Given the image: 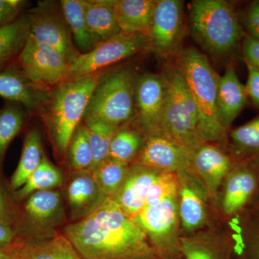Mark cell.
Returning <instances> with one entry per match:
<instances>
[{"label":"cell","instance_id":"cell-1","mask_svg":"<svg viewBox=\"0 0 259 259\" xmlns=\"http://www.w3.org/2000/svg\"><path fill=\"white\" fill-rule=\"evenodd\" d=\"M83 259H159L147 237L111 198L65 228Z\"/></svg>","mask_w":259,"mask_h":259},{"label":"cell","instance_id":"cell-2","mask_svg":"<svg viewBox=\"0 0 259 259\" xmlns=\"http://www.w3.org/2000/svg\"><path fill=\"white\" fill-rule=\"evenodd\" d=\"M132 219L159 259H185L181 250L177 173L163 172L150 189L144 207Z\"/></svg>","mask_w":259,"mask_h":259},{"label":"cell","instance_id":"cell-3","mask_svg":"<svg viewBox=\"0 0 259 259\" xmlns=\"http://www.w3.org/2000/svg\"><path fill=\"white\" fill-rule=\"evenodd\" d=\"M176 65L180 70L198 112V131L203 142L226 146L228 131L218 117V81L219 76L207 56L194 48L181 50Z\"/></svg>","mask_w":259,"mask_h":259},{"label":"cell","instance_id":"cell-4","mask_svg":"<svg viewBox=\"0 0 259 259\" xmlns=\"http://www.w3.org/2000/svg\"><path fill=\"white\" fill-rule=\"evenodd\" d=\"M102 75L100 72L63 81L49 93L41 110L54 146L61 155L66 154L71 138L84 117Z\"/></svg>","mask_w":259,"mask_h":259},{"label":"cell","instance_id":"cell-5","mask_svg":"<svg viewBox=\"0 0 259 259\" xmlns=\"http://www.w3.org/2000/svg\"><path fill=\"white\" fill-rule=\"evenodd\" d=\"M190 27L196 41L217 57L231 54L242 37L239 20L231 3L224 0H194Z\"/></svg>","mask_w":259,"mask_h":259},{"label":"cell","instance_id":"cell-6","mask_svg":"<svg viewBox=\"0 0 259 259\" xmlns=\"http://www.w3.org/2000/svg\"><path fill=\"white\" fill-rule=\"evenodd\" d=\"M136 78L134 71L127 69L102 75L83 119L99 120L116 127L134 120Z\"/></svg>","mask_w":259,"mask_h":259},{"label":"cell","instance_id":"cell-7","mask_svg":"<svg viewBox=\"0 0 259 259\" xmlns=\"http://www.w3.org/2000/svg\"><path fill=\"white\" fill-rule=\"evenodd\" d=\"M166 80L163 135L193 152L203 141L198 131V112L177 65L164 74Z\"/></svg>","mask_w":259,"mask_h":259},{"label":"cell","instance_id":"cell-8","mask_svg":"<svg viewBox=\"0 0 259 259\" xmlns=\"http://www.w3.org/2000/svg\"><path fill=\"white\" fill-rule=\"evenodd\" d=\"M259 195V159L237 161L223 181L215 199L218 218L235 221Z\"/></svg>","mask_w":259,"mask_h":259},{"label":"cell","instance_id":"cell-9","mask_svg":"<svg viewBox=\"0 0 259 259\" xmlns=\"http://www.w3.org/2000/svg\"><path fill=\"white\" fill-rule=\"evenodd\" d=\"M177 174L181 236L195 233L221 222L215 203L199 177L191 169Z\"/></svg>","mask_w":259,"mask_h":259},{"label":"cell","instance_id":"cell-10","mask_svg":"<svg viewBox=\"0 0 259 259\" xmlns=\"http://www.w3.org/2000/svg\"><path fill=\"white\" fill-rule=\"evenodd\" d=\"M147 49H150L148 35L121 32L106 41L100 42L90 52L80 54L70 63L65 81L98 74L107 66Z\"/></svg>","mask_w":259,"mask_h":259},{"label":"cell","instance_id":"cell-11","mask_svg":"<svg viewBox=\"0 0 259 259\" xmlns=\"http://www.w3.org/2000/svg\"><path fill=\"white\" fill-rule=\"evenodd\" d=\"M29 22V37L40 44L54 48L72 62L81 54L73 41L72 35L60 3L39 2L26 13Z\"/></svg>","mask_w":259,"mask_h":259},{"label":"cell","instance_id":"cell-12","mask_svg":"<svg viewBox=\"0 0 259 259\" xmlns=\"http://www.w3.org/2000/svg\"><path fill=\"white\" fill-rule=\"evenodd\" d=\"M16 63L29 81L46 93L65 81L69 66L59 51L30 37Z\"/></svg>","mask_w":259,"mask_h":259},{"label":"cell","instance_id":"cell-13","mask_svg":"<svg viewBox=\"0 0 259 259\" xmlns=\"http://www.w3.org/2000/svg\"><path fill=\"white\" fill-rule=\"evenodd\" d=\"M166 93L164 74L145 73L136 76L134 121L146 136L163 135Z\"/></svg>","mask_w":259,"mask_h":259},{"label":"cell","instance_id":"cell-14","mask_svg":"<svg viewBox=\"0 0 259 259\" xmlns=\"http://www.w3.org/2000/svg\"><path fill=\"white\" fill-rule=\"evenodd\" d=\"M183 35V1H155L148 32L150 50L165 59L177 56L181 51Z\"/></svg>","mask_w":259,"mask_h":259},{"label":"cell","instance_id":"cell-15","mask_svg":"<svg viewBox=\"0 0 259 259\" xmlns=\"http://www.w3.org/2000/svg\"><path fill=\"white\" fill-rule=\"evenodd\" d=\"M185 259H234L231 227L220 222L204 230L180 237Z\"/></svg>","mask_w":259,"mask_h":259},{"label":"cell","instance_id":"cell-16","mask_svg":"<svg viewBox=\"0 0 259 259\" xmlns=\"http://www.w3.org/2000/svg\"><path fill=\"white\" fill-rule=\"evenodd\" d=\"M192 152L164 135L146 136L136 161L137 163L165 172L190 169Z\"/></svg>","mask_w":259,"mask_h":259},{"label":"cell","instance_id":"cell-17","mask_svg":"<svg viewBox=\"0 0 259 259\" xmlns=\"http://www.w3.org/2000/svg\"><path fill=\"white\" fill-rule=\"evenodd\" d=\"M236 162L222 144L202 143L192 152L190 169L202 181L214 203L223 181Z\"/></svg>","mask_w":259,"mask_h":259},{"label":"cell","instance_id":"cell-18","mask_svg":"<svg viewBox=\"0 0 259 259\" xmlns=\"http://www.w3.org/2000/svg\"><path fill=\"white\" fill-rule=\"evenodd\" d=\"M163 172L132 163L123 184L111 199L129 217H135L144 207L150 189Z\"/></svg>","mask_w":259,"mask_h":259},{"label":"cell","instance_id":"cell-19","mask_svg":"<svg viewBox=\"0 0 259 259\" xmlns=\"http://www.w3.org/2000/svg\"><path fill=\"white\" fill-rule=\"evenodd\" d=\"M49 93L34 86L16 62L0 71V97L20 104L28 112L41 110Z\"/></svg>","mask_w":259,"mask_h":259},{"label":"cell","instance_id":"cell-20","mask_svg":"<svg viewBox=\"0 0 259 259\" xmlns=\"http://www.w3.org/2000/svg\"><path fill=\"white\" fill-rule=\"evenodd\" d=\"M228 224L233 236L234 259H259V195L243 214Z\"/></svg>","mask_w":259,"mask_h":259},{"label":"cell","instance_id":"cell-21","mask_svg":"<svg viewBox=\"0 0 259 259\" xmlns=\"http://www.w3.org/2000/svg\"><path fill=\"white\" fill-rule=\"evenodd\" d=\"M248 97L245 85L238 79L234 69L228 66L224 74L218 78L217 90L218 117L228 131L244 108Z\"/></svg>","mask_w":259,"mask_h":259},{"label":"cell","instance_id":"cell-22","mask_svg":"<svg viewBox=\"0 0 259 259\" xmlns=\"http://www.w3.org/2000/svg\"><path fill=\"white\" fill-rule=\"evenodd\" d=\"M68 187V199L73 218L87 217L107 199L91 171H83Z\"/></svg>","mask_w":259,"mask_h":259},{"label":"cell","instance_id":"cell-23","mask_svg":"<svg viewBox=\"0 0 259 259\" xmlns=\"http://www.w3.org/2000/svg\"><path fill=\"white\" fill-rule=\"evenodd\" d=\"M89 30L97 41H106L120 33L114 0H83Z\"/></svg>","mask_w":259,"mask_h":259},{"label":"cell","instance_id":"cell-24","mask_svg":"<svg viewBox=\"0 0 259 259\" xmlns=\"http://www.w3.org/2000/svg\"><path fill=\"white\" fill-rule=\"evenodd\" d=\"M154 3V0H114L121 32L148 36Z\"/></svg>","mask_w":259,"mask_h":259},{"label":"cell","instance_id":"cell-25","mask_svg":"<svg viewBox=\"0 0 259 259\" xmlns=\"http://www.w3.org/2000/svg\"><path fill=\"white\" fill-rule=\"evenodd\" d=\"M28 37L26 14L20 15L13 23L0 28V71L16 62Z\"/></svg>","mask_w":259,"mask_h":259},{"label":"cell","instance_id":"cell-26","mask_svg":"<svg viewBox=\"0 0 259 259\" xmlns=\"http://www.w3.org/2000/svg\"><path fill=\"white\" fill-rule=\"evenodd\" d=\"M227 149L236 161L259 159V115L244 125L230 130Z\"/></svg>","mask_w":259,"mask_h":259},{"label":"cell","instance_id":"cell-27","mask_svg":"<svg viewBox=\"0 0 259 259\" xmlns=\"http://www.w3.org/2000/svg\"><path fill=\"white\" fill-rule=\"evenodd\" d=\"M60 5L76 49L81 54L93 50L100 42L97 41L89 30L85 18L83 0H61Z\"/></svg>","mask_w":259,"mask_h":259},{"label":"cell","instance_id":"cell-28","mask_svg":"<svg viewBox=\"0 0 259 259\" xmlns=\"http://www.w3.org/2000/svg\"><path fill=\"white\" fill-rule=\"evenodd\" d=\"M146 136L134 120L120 126L110 145L109 157L132 164L144 144Z\"/></svg>","mask_w":259,"mask_h":259},{"label":"cell","instance_id":"cell-29","mask_svg":"<svg viewBox=\"0 0 259 259\" xmlns=\"http://www.w3.org/2000/svg\"><path fill=\"white\" fill-rule=\"evenodd\" d=\"M44 155L40 135L36 130H32L25 137L18 168L12 177L13 190H18L26 183L30 175L40 166Z\"/></svg>","mask_w":259,"mask_h":259},{"label":"cell","instance_id":"cell-30","mask_svg":"<svg viewBox=\"0 0 259 259\" xmlns=\"http://www.w3.org/2000/svg\"><path fill=\"white\" fill-rule=\"evenodd\" d=\"M20 259H83L67 237L57 235L46 242L21 245Z\"/></svg>","mask_w":259,"mask_h":259},{"label":"cell","instance_id":"cell-31","mask_svg":"<svg viewBox=\"0 0 259 259\" xmlns=\"http://www.w3.org/2000/svg\"><path fill=\"white\" fill-rule=\"evenodd\" d=\"M131 165L108 157L92 170L97 185L107 198H112L120 188Z\"/></svg>","mask_w":259,"mask_h":259},{"label":"cell","instance_id":"cell-32","mask_svg":"<svg viewBox=\"0 0 259 259\" xmlns=\"http://www.w3.org/2000/svg\"><path fill=\"white\" fill-rule=\"evenodd\" d=\"M27 111L20 104L8 102L0 110V161L25 123Z\"/></svg>","mask_w":259,"mask_h":259},{"label":"cell","instance_id":"cell-33","mask_svg":"<svg viewBox=\"0 0 259 259\" xmlns=\"http://www.w3.org/2000/svg\"><path fill=\"white\" fill-rule=\"evenodd\" d=\"M62 180L60 171L51 164L44 155L40 166L15 194L19 199H22L37 191L51 190V189L60 186Z\"/></svg>","mask_w":259,"mask_h":259},{"label":"cell","instance_id":"cell-34","mask_svg":"<svg viewBox=\"0 0 259 259\" xmlns=\"http://www.w3.org/2000/svg\"><path fill=\"white\" fill-rule=\"evenodd\" d=\"M88 129L89 137L93 152V170L102 161L109 157L110 145L119 127L92 119H83Z\"/></svg>","mask_w":259,"mask_h":259},{"label":"cell","instance_id":"cell-35","mask_svg":"<svg viewBox=\"0 0 259 259\" xmlns=\"http://www.w3.org/2000/svg\"><path fill=\"white\" fill-rule=\"evenodd\" d=\"M70 165L76 171H90L93 165V152L88 127L80 123L75 131L68 147Z\"/></svg>","mask_w":259,"mask_h":259},{"label":"cell","instance_id":"cell-36","mask_svg":"<svg viewBox=\"0 0 259 259\" xmlns=\"http://www.w3.org/2000/svg\"><path fill=\"white\" fill-rule=\"evenodd\" d=\"M61 206L60 194L56 191H37L30 194L25 204V210L34 221L46 223L59 211Z\"/></svg>","mask_w":259,"mask_h":259},{"label":"cell","instance_id":"cell-37","mask_svg":"<svg viewBox=\"0 0 259 259\" xmlns=\"http://www.w3.org/2000/svg\"><path fill=\"white\" fill-rule=\"evenodd\" d=\"M26 3L22 0H0V28L15 21Z\"/></svg>","mask_w":259,"mask_h":259},{"label":"cell","instance_id":"cell-38","mask_svg":"<svg viewBox=\"0 0 259 259\" xmlns=\"http://www.w3.org/2000/svg\"><path fill=\"white\" fill-rule=\"evenodd\" d=\"M245 64L248 69V79L245 85L247 94L255 106L259 107V70L248 63Z\"/></svg>","mask_w":259,"mask_h":259},{"label":"cell","instance_id":"cell-39","mask_svg":"<svg viewBox=\"0 0 259 259\" xmlns=\"http://www.w3.org/2000/svg\"><path fill=\"white\" fill-rule=\"evenodd\" d=\"M245 62L259 70V40L249 36L245 37L243 42Z\"/></svg>","mask_w":259,"mask_h":259},{"label":"cell","instance_id":"cell-40","mask_svg":"<svg viewBox=\"0 0 259 259\" xmlns=\"http://www.w3.org/2000/svg\"><path fill=\"white\" fill-rule=\"evenodd\" d=\"M245 27L249 32V36L259 40V1L250 5L245 16Z\"/></svg>","mask_w":259,"mask_h":259},{"label":"cell","instance_id":"cell-41","mask_svg":"<svg viewBox=\"0 0 259 259\" xmlns=\"http://www.w3.org/2000/svg\"><path fill=\"white\" fill-rule=\"evenodd\" d=\"M15 238V233L8 221L0 220V248L10 246Z\"/></svg>","mask_w":259,"mask_h":259},{"label":"cell","instance_id":"cell-42","mask_svg":"<svg viewBox=\"0 0 259 259\" xmlns=\"http://www.w3.org/2000/svg\"><path fill=\"white\" fill-rule=\"evenodd\" d=\"M21 245L0 248V259H20V249Z\"/></svg>","mask_w":259,"mask_h":259},{"label":"cell","instance_id":"cell-43","mask_svg":"<svg viewBox=\"0 0 259 259\" xmlns=\"http://www.w3.org/2000/svg\"><path fill=\"white\" fill-rule=\"evenodd\" d=\"M0 220L8 221V222L9 220L6 202H5L4 197L1 192H0Z\"/></svg>","mask_w":259,"mask_h":259}]
</instances>
